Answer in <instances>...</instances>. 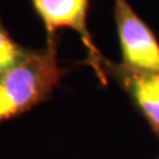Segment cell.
Segmentation results:
<instances>
[{
    "instance_id": "cell-1",
    "label": "cell",
    "mask_w": 159,
    "mask_h": 159,
    "mask_svg": "<svg viewBox=\"0 0 159 159\" xmlns=\"http://www.w3.org/2000/svg\"><path fill=\"white\" fill-rule=\"evenodd\" d=\"M66 73L58 62L57 37L32 51L16 66L0 74V123L16 118L51 98Z\"/></svg>"
},
{
    "instance_id": "cell-3",
    "label": "cell",
    "mask_w": 159,
    "mask_h": 159,
    "mask_svg": "<svg viewBox=\"0 0 159 159\" xmlns=\"http://www.w3.org/2000/svg\"><path fill=\"white\" fill-rule=\"evenodd\" d=\"M122 64L141 70L159 72V43L127 0H113Z\"/></svg>"
},
{
    "instance_id": "cell-5",
    "label": "cell",
    "mask_w": 159,
    "mask_h": 159,
    "mask_svg": "<svg viewBox=\"0 0 159 159\" xmlns=\"http://www.w3.org/2000/svg\"><path fill=\"white\" fill-rule=\"evenodd\" d=\"M33 49L24 48L8 33L0 16V74L16 66L32 53Z\"/></svg>"
},
{
    "instance_id": "cell-4",
    "label": "cell",
    "mask_w": 159,
    "mask_h": 159,
    "mask_svg": "<svg viewBox=\"0 0 159 159\" xmlns=\"http://www.w3.org/2000/svg\"><path fill=\"white\" fill-rule=\"evenodd\" d=\"M106 78L111 77L130 97L133 105L159 138V72L141 70L103 58Z\"/></svg>"
},
{
    "instance_id": "cell-2",
    "label": "cell",
    "mask_w": 159,
    "mask_h": 159,
    "mask_svg": "<svg viewBox=\"0 0 159 159\" xmlns=\"http://www.w3.org/2000/svg\"><path fill=\"white\" fill-rule=\"evenodd\" d=\"M32 4L45 27L47 39L57 37L56 32L61 28H70L80 34L88 51L86 62L93 68L99 81L106 85L107 78L102 69L105 57L94 45L88 29L89 0H32Z\"/></svg>"
},
{
    "instance_id": "cell-6",
    "label": "cell",
    "mask_w": 159,
    "mask_h": 159,
    "mask_svg": "<svg viewBox=\"0 0 159 159\" xmlns=\"http://www.w3.org/2000/svg\"><path fill=\"white\" fill-rule=\"evenodd\" d=\"M157 159H159V157H158V158H157Z\"/></svg>"
}]
</instances>
